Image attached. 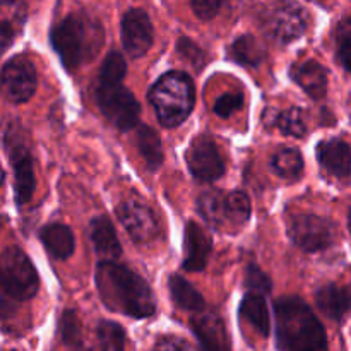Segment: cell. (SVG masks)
Wrapping results in <instances>:
<instances>
[{
	"instance_id": "6da1fadb",
	"label": "cell",
	"mask_w": 351,
	"mask_h": 351,
	"mask_svg": "<svg viewBox=\"0 0 351 351\" xmlns=\"http://www.w3.org/2000/svg\"><path fill=\"white\" fill-rule=\"evenodd\" d=\"M96 287L103 304L113 312L144 319L151 317L156 311V302L149 285L139 274L113 259L98 266Z\"/></svg>"
},
{
	"instance_id": "7a4b0ae2",
	"label": "cell",
	"mask_w": 351,
	"mask_h": 351,
	"mask_svg": "<svg viewBox=\"0 0 351 351\" xmlns=\"http://www.w3.org/2000/svg\"><path fill=\"white\" fill-rule=\"evenodd\" d=\"M278 348L314 351L328 348L326 331L314 312L298 297H285L274 305Z\"/></svg>"
},
{
	"instance_id": "3957f363",
	"label": "cell",
	"mask_w": 351,
	"mask_h": 351,
	"mask_svg": "<svg viewBox=\"0 0 351 351\" xmlns=\"http://www.w3.org/2000/svg\"><path fill=\"white\" fill-rule=\"evenodd\" d=\"M51 45L62 64L74 71L95 57L103 43V29L82 14H71L51 29Z\"/></svg>"
},
{
	"instance_id": "277c9868",
	"label": "cell",
	"mask_w": 351,
	"mask_h": 351,
	"mask_svg": "<svg viewBox=\"0 0 351 351\" xmlns=\"http://www.w3.org/2000/svg\"><path fill=\"white\" fill-rule=\"evenodd\" d=\"M149 101L165 127L180 125L194 108L195 91L192 79L184 72H168L151 88Z\"/></svg>"
},
{
	"instance_id": "5b68a950",
	"label": "cell",
	"mask_w": 351,
	"mask_h": 351,
	"mask_svg": "<svg viewBox=\"0 0 351 351\" xmlns=\"http://www.w3.org/2000/svg\"><path fill=\"white\" fill-rule=\"evenodd\" d=\"M40 288V278L29 257L10 247L0 254V290L14 300H29Z\"/></svg>"
},
{
	"instance_id": "8992f818",
	"label": "cell",
	"mask_w": 351,
	"mask_h": 351,
	"mask_svg": "<svg viewBox=\"0 0 351 351\" xmlns=\"http://www.w3.org/2000/svg\"><path fill=\"white\" fill-rule=\"evenodd\" d=\"M96 101L105 119L122 132H127L137 125L141 106L132 93L119 84H98Z\"/></svg>"
},
{
	"instance_id": "52a82bcc",
	"label": "cell",
	"mask_w": 351,
	"mask_h": 351,
	"mask_svg": "<svg viewBox=\"0 0 351 351\" xmlns=\"http://www.w3.org/2000/svg\"><path fill=\"white\" fill-rule=\"evenodd\" d=\"M308 14L300 3L293 0H278L266 10L264 27L278 43H290L305 33Z\"/></svg>"
},
{
	"instance_id": "ba28073f",
	"label": "cell",
	"mask_w": 351,
	"mask_h": 351,
	"mask_svg": "<svg viewBox=\"0 0 351 351\" xmlns=\"http://www.w3.org/2000/svg\"><path fill=\"white\" fill-rule=\"evenodd\" d=\"M291 242L304 252H319L335 243L336 230L328 218L317 215H295L288 221Z\"/></svg>"
},
{
	"instance_id": "9c48e42d",
	"label": "cell",
	"mask_w": 351,
	"mask_h": 351,
	"mask_svg": "<svg viewBox=\"0 0 351 351\" xmlns=\"http://www.w3.org/2000/svg\"><path fill=\"white\" fill-rule=\"evenodd\" d=\"M36 71L24 57H14L3 65L0 74V89L12 103H24L36 91Z\"/></svg>"
},
{
	"instance_id": "30bf717a",
	"label": "cell",
	"mask_w": 351,
	"mask_h": 351,
	"mask_svg": "<svg viewBox=\"0 0 351 351\" xmlns=\"http://www.w3.org/2000/svg\"><path fill=\"white\" fill-rule=\"evenodd\" d=\"M187 165L191 173L202 182H215L225 173V161L218 146L206 136L192 143L187 153Z\"/></svg>"
},
{
	"instance_id": "8fae6325",
	"label": "cell",
	"mask_w": 351,
	"mask_h": 351,
	"mask_svg": "<svg viewBox=\"0 0 351 351\" xmlns=\"http://www.w3.org/2000/svg\"><path fill=\"white\" fill-rule=\"evenodd\" d=\"M117 216L134 242L149 243L158 237L156 216L143 202L123 201L117 208Z\"/></svg>"
},
{
	"instance_id": "7c38bea8",
	"label": "cell",
	"mask_w": 351,
	"mask_h": 351,
	"mask_svg": "<svg viewBox=\"0 0 351 351\" xmlns=\"http://www.w3.org/2000/svg\"><path fill=\"white\" fill-rule=\"evenodd\" d=\"M122 43L127 53L139 58L153 45V24L143 9H130L122 19Z\"/></svg>"
},
{
	"instance_id": "4fadbf2b",
	"label": "cell",
	"mask_w": 351,
	"mask_h": 351,
	"mask_svg": "<svg viewBox=\"0 0 351 351\" xmlns=\"http://www.w3.org/2000/svg\"><path fill=\"white\" fill-rule=\"evenodd\" d=\"M191 328L197 336L199 343L206 350H226L230 346L228 332H226L225 322L221 321L216 312L197 311L192 317Z\"/></svg>"
},
{
	"instance_id": "5bb4252c",
	"label": "cell",
	"mask_w": 351,
	"mask_h": 351,
	"mask_svg": "<svg viewBox=\"0 0 351 351\" xmlns=\"http://www.w3.org/2000/svg\"><path fill=\"white\" fill-rule=\"evenodd\" d=\"M211 249L213 243L208 232L195 221H189L185 228V259L182 264L184 269L192 273L204 269Z\"/></svg>"
},
{
	"instance_id": "9a60e30c",
	"label": "cell",
	"mask_w": 351,
	"mask_h": 351,
	"mask_svg": "<svg viewBox=\"0 0 351 351\" xmlns=\"http://www.w3.org/2000/svg\"><path fill=\"white\" fill-rule=\"evenodd\" d=\"M10 158L14 167V182H16V199L19 204L29 202L34 192V170L33 160L24 144H10Z\"/></svg>"
},
{
	"instance_id": "2e32d148",
	"label": "cell",
	"mask_w": 351,
	"mask_h": 351,
	"mask_svg": "<svg viewBox=\"0 0 351 351\" xmlns=\"http://www.w3.org/2000/svg\"><path fill=\"white\" fill-rule=\"evenodd\" d=\"M26 21L23 0H0V55L12 45Z\"/></svg>"
},
{
	"instance_id": "e0dca14e",
	"label": "cell",
	"mask_w": 351,
	"mask_h": 351,
	"mask_svg": "<svg viewBox=\"0 0 351 351\" xmlns=\"http://www.w3.org/2000/svg\"><path fill=\"white\" fill-rule=\"evenodd\" d=\"M291 77L312 98L321 99L326 96V89H328V72H326V69L319 62L308 60L304 62V64L295 65L291 69Z\"/></svg>"
},
{
	"instance_id": "ac0fdd59",
	"label": "cell",
	"mask_w": 351,
	"mask_h": 351,
	"mask_svg": "<svg viewBox=\"0 0 351 351\" xmlns=\"http://www.w3.org/2000/svg\"><path fill=\"white\" fill-rule=\"evenodd\" d=\"M317 158L322 168L338 178H348L350 175V146L345 141H326L317 147Z\"/></svg>"
},
{
	"instance_id": "d6986e66",
	"label": "cell",
	"mask_w": 351,
	"mask_h": 351,
	"mask_svg": "<svg viewBox=\"0 0 351 351\" xmlns=\"http://www.w3.org/2000/svg\"><path fill=\"white\" fill-rule=\"evenodd\" d=\"M40 239L47 252L53 256L55 259H67L75 249L74 235H72L71 228L62 225V223H51V225L43 226L40 232Z\"/></svg>"
},
{
	"instance_id": "ffe728a7",
	"label": "cell",
	"mask_w": 351,
	"mask_h": 351,
	"mask_svg": "<svg viewBox=\"0 0 351 351\" xmlns=\"http://www.w3.org/2000/svg\"><path fill=\"white\" fill-rule=\"evenodd\" d=\"M319 311L332 321H341L350 311V293L345 287L326 285L315 295Z\"/></svg>"
},
{
	"instance_id": "44dd1931",
	"label": "cell",
	"mask_w": 351,
	"mask_h": 351,
	"mask_svg": "<svg viewBox=\"0 0 351 351\" xmlns=\"http://www.w3.org/2000/svg\"><path fill=\"white\" fill-rule=\"evenodd\" d=\"M91 242L96 252L106 259H117L122 254L115 228L106 216H96L91 221Z\"/></svg>"
},
{
	"instance_id": "7402d4cb",
	"label": "cell",
	"mask_w": 351,
	"mask_h": 351,
	"mask_svg": "<svg viewBox=\"0 0 351 351\" xmlns=\"http://www.w3.org/2000/svg\"><path fill=\"white\" fill-rule=\"evenodd\" d=\"M240 314L250 322L254 329L259 332L261 336L267 338L271 331V319H269V307L264 298V293L259 291H249L243 298L242 305H240Z\"/></svg>"
},
{
	"instance_id": "603a6c76",
	"label": "cell",
	"mask_w": 351,
	"mask_h": 351,
	"mask_svg": "<svg viewBox=\"0 0 351 351\" xmlns=\"http://www.w3.org/2000/svg\"><path fill=\"white\" fill-rule=\"evenodd\" d=\"M136 144L139 147V153L143 154L144 161H146L147 168L151 171L158 170L163 163V146H161L158 134L151 127H139L136 134Z\"/></svg>"
},
{
	"instance_id": "cb8c5ba5",
	"label": "cell",
	"mask_w": 351,
	"mask_h": 351,
	"mask_svg": "<svg viewBox=\"0 0 351 351\" xmlns=\"http://www.w3.org/2000/svg\"><path fill=\"white\" fill-rule=\"evenodd\" d=\"M230 58L243 67H257L266 58V51L259 41L250 34L240 36L230 48Z\"/></svg>"
},
{
	"instance_id": "d4e9b609",
	"label": "cell",
	"mask_w": 351,
	"mask_h": 351,
	"mask_svg": "<svg viewBox=\"0 0 351 351\" xmlns=\"http://www.w3.org/2000/svg\"><path fill=\"white\" fill-rule=\"evenodd\" d=\"M168 288H170L171 300L184 311L197 312L204 308V300L201 293L192 287L189 281H185L180 276H170L168 280Z\"/></svg>"
},
{
	"instance_id": "484cf974",
	"label": "cell",
	"mask_w": 351,
	"mask_h": 351,
	"mask_svg": "<svg viewBox=\"0 0 351 351\" xmlns=\"http://www.w3.org/2000/svg\"><path fill=\"white\" fill-rule=\"evenodd\" d=\"M271 168L278 177L293 180L304 171V158L295 149H281L271 158Z\"/></svg>"
},
{
	"instance_id": "4316f807",
	"label": "cell",
	"mask_w": 351,
	"mask_h": 351,
	"mask_svg": "<svg viewBox=\"0 0 351 351\" xmlns=\"http://www.w3.org/2000/svg\"><path fill=\"white\" fill-rule=\"evenodd\" d=\"M199 211L204 216L206 221L213 226L226 225L225 218V194L218 191L206 192L199 199Z\"/></svg>"
},
{
	"instance_id": "83f0119b",
	"label": "cell",
	"mask_w": 351,
	"mask_h": 351,
	"mask_svg": "<svg viewBox=\"0 0 351 351\" xmlns=\"http://www.w3.org/2000/svg\"><path fill=\"white\" fill-rule=\"evenodd\" d=\"M225 218L232 225H243L250 218V201L243 192L225 195Z\"/></svg>"
},
{
	"instance_id": "f1b7e54d",
	"label": "cell",
	"mask_w": 351,
	"mask_h": 351,
	"mask_svg": "<svg viewBox=\"0 0 351 351\" xmlns=\"http://www.w3.org/2000/svg\"><path fill=\"white\" fill-rule=\"evenodd\" d=\"M127 65L119 51H110L99 71V84H119L125 77Z\"/></svg>"
},
{
	"instance_id": "f546056e",
	"label": "cell",
	"mask_w": 351,
	"mask_h": 351,
	"mask_svg": "<svg viewBox=\"0 0 351 351\" xmlns=\"http://www.w3.org/2000/svg\"><path fill=\"white\" fill-rule=\"evenodd\" d=\"M276 127L283 134L291 137H304L307 132V122L302 110L290 108L287 112L280 113L276 119Z\"/></svg>"
},
{
	"instance_id": "4dcf8cb0",
	"label": "cell",
	"mask_w": 351,
	"mask_h": 351,
	"mask_svg": "<svg viewBox=\"0 0 351 351\" xmlns=\"http://www.w3.org/2000/svg\"><path fill=\"white\" fill-rule=\"evenodd\" d=\"M98 341L105 350H122L125 346V332L117 322L103 321L98 326Z\"/></svg>"
},
{
	"instance_id": "1f68e13d",
	"label": "cell",
	"mask_w": 351,
	"mask_h": 351,
	"mask_svg": "<svg viewBox=\"0 0 351 351\" xmlns=\"http://www.w3.org/2000/svg\"><path fill=\"white\" fill-rule=\"evenodd\" d=\"M60 336L62 341L71 348H79L82 346V335H81V324H79L77 315L72 311L64 312L60 319Z\"/></svg>"
},
{
	"instance_id": "d6a6232c",
	"label": "cell",
	"mask_w": 351,
	"mask_h": 351,
	"mask_svg": "<svg viewBox=\"0 0 351 351\" xmlns=\"http://www.w3.org/2000/svg\"><path fill=\"white\" fill-rule=\"evenodd\" d=\"M350 45H351V27L350 19L345 17L338 27V60L345 71H350Z\"/></svg>"
},
{
	"instance_id": "836d02e7",
	"label": "cell",
	"mask_w": 351,
	"mask_h": 351,
	"mask_svg": "<svg viewBox=\"0 0 351 351\" xmlns=\"http://www.w3.org/2000/svg\"><path fill=\"white\" fill-rule=\"evenodd\" d=\"M245 287L249 288L250 291L267 293V291H271V280L259 266H256V264H250V266L247 267Z\"/></svg>"
},
{
	"instance_id": "e575fe53",
	"label": "cell",
	"mask_w": 351,
	"mask_h": 351,
	"mask_svg": "<svg viewBox=\"0 0 351 351\" xmlns=\"http://www.w3.org/2000/svg\"><path fill=\"white\" fill-rule=\"evenodd\" d=\"M243 98L240 93H226V95L219 96L215 103V113L221 119H228L232 117L237 110L242 106Z\"/></svg>"
},
{
	"instance_id": "d590c367",
	"label": "cell",
	"mask_w": 351,
	"mask_h": 351,
	"mask_svg": "<svg viewBox=\"0 0 351 351\" xmlns=\"http://www.w3.org/2000/svg\"><path fill=\"white\" fill-rule=\"evenodd\" d=\"M178 53L185 58V60L191 62L195 69H202L206 64L204 53H202L201 48L195 43H192L189 38H180L178 40Z\"/></svg>"
},
{
	"instance_id": "8d00e7d4",
	"label": "cell",
	"mask_w": 351,
	"mask_h": 351,
	"mask_svg": "<svg viewBox=\"0 0 351 351\" xmlns=\"http://www.w3.org/2000/svg\"><path fill=\"white\" fill-rule=\"evenodd\" d=\"M223 2H225V0H191V5L192 9H194V12L197 14V17L209 21L218 14Z\"/></svg>"
},
{
	"instance_id": "74e56055",
	"label": "cell",
	"mask_w": 351,
	"mask_h": 351,
	"mask_svg": "<svg viewBox=\"0 0 351 351\" xmlns=\"http://www.w3.org/2000/svg\"><path fill=\"white\" fill-rule=\"evenodd\" d=\"M154 348L158 350H185V348H191L187 341L180 338H163L154 345Z\"/></svg>"
},
{
	"instance_id": "f35d334b",
	"label": "cell",
	"mask_w": 351,
	"mask_h": 351,
	"mask_svg": "<svg viewBox=\"0 0 351 351\" xmlns=\"http://www.w3.org/2000/svg\"><path fill=\"white\" fill-rule=\"evenodd\" d=\"M2 182H3V170L2 167H0V185H2Z\"/></svg>"
},
{
	"instance_id": "ab89813d",
	"label": "cell",
	"mask_w": 351,
	"mask_h": 351,
	"mask_svg": "<svg viewBox=\"0 0 351 351\" xmlns=\"http://www.w3.org/2000/svg\"><path fill=\"white\" fill-rule=\"evenodd\" d=\"M3 225V218H2V216H0V226H2Z\"/></svg>"
}]
</instances>
